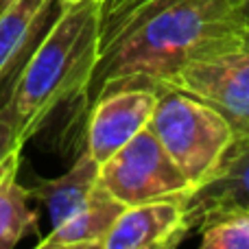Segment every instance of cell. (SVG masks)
I'll list each match as a JSON object with an SVG mask.
<instances>
[{"instance_id": "cell-12", "label": "cell", "mask_w": 249, "mask_h": 249, "mask_svg": "<svg viewBox=\"0 0 249 249\" xmlns=\"http://www.w3.org/2000/svg\"><path fill=\"white\" fill-rule=\"evenodd\" d=\"M53 0H9L0 7V81L37 29Z\"/></svg>"}, {"instance_id": "cell-1", "label": "cell", "mask_w": 249, "mask_h": 249, "mask_svg": "<svg viewBox=\"0 0 249 249\" xmlns=\"http://www.w3.org/2000/svg\"><path fill=\"white\" fill-rule=\"evenodd\" d=\"M249 42L238 0H142L101 22L92 103L127 86L153 88L190 61Z\"/></svg>"}, {"instance_id": "cell-6", "label": "cell", "mask_w": 249, "mask_h": 249, "mask_svg": "<svg viewBox=\"0 0 249 249\" xmlns=\"http://www.w3.org/2000/svg\"><path fill=\"white\" fill-rule=\"evenodd\" d=\"M158 105V90L149 86H127L92 103L86 149L99 164L107 162L131 138L149 127Z\"/></svg>"}, {"instance_id": "cell-16", "label": "cell", "mask_w": 249, "mask_h": 249, "mask_svg": "<svg viewBox=\"0 0 249 249\" xmlns=\"http://www.w3.org/2000/svg\"><path fill=\"white\" fill-rule=\"evenodd\" d=\"M121 2H123V0H103V4H101V18L107 16L109 11H114V9H116Z\"/></svg>"}, {"instance_id": "cell-10", "label": "cell", "mask_w": 249, "mask_h": 249, "mask_svg": "<svg viewBox=\"0 0 249 249\" xmlns=\"http://www.w3.org/2000/svg\"><path fill=\"white\" fill-rule=\"evenodd\" d=\"M99 173H101V164L92 158L90 151L83 149L64 175L42 181L35 188H31L33 199H37V201H42L46 206L48 219H51V230L64 223L90 197L94 186L99 184Z\"/></svg>"}, {"instance_id": "cell-4", "label": "cell", "mask_w": 249, "mask_h": 249, "mask_svg": "<svg viewBox=\"0 0 249 249\" xmlns=\"http://www.w3.org/2000/svg\"><path fill=\"white\" fill-rule=\"evenodd\" d=\"M99 181L127 208L162 199L186 201L193 193V184L151 127L101 164Z\"/></svg>"}, {"instance_id": "cell-14", "label": "cell", "mask_w": 249, "mask_h": 249, "mask_svg": "<svg viewBox=\"0 0 249 249\" xmlns=\"http://www.w3.org/2000/svg\"><path fill=\"white\" fill-rule=\"evenodd\" d=\"M24 142L26 140H24V136H22L16 103H13V99L9 96L7 103L0 107V166H2L13 153L22 151Z\"/></svg>"}, {"instance_id": "cell-2", "label": "cell", "mask_w": 249, "mask_h": 249, "mask_svg": "<svg viewBox=\"0 0 249 249\" xmlns=\"http://www.w3.org/2000/svg\"><path fill=\"white\" fill-rule=\"evenodd\" d=\"M101 59V2L81 0L61 7L39 46L16 79L11 99L29 140L57 107L88 96Z\"/></svg>"}, {"instance_id": "cell-11", "label": "cell", "mask_w": 249, "mask_h": 249, "mask_svg": "<svg viewBox=\"0 0 249 249\" xmlns=\"http://www.w3.org/2000/svg\"><path fill=\"white\" fill-rule=\"evenodd\" d=\"M20 151L0 166V249H11L37 232L39 216L31 206L33 193L18 181Z\"/></svg>"}, {"instance_id": "cell-3", "label": "cell", "mask_w": 249, "mask_h": 249, "mask_svg": "<svg viewBox=\"0 0 249 249\" xmlns=\"http://www.w3.org/2000/svg\"><path fill=\"white\" fill-rule=\"evenodd\" d=\"M149 127L160 138L193 190L208 181L234 142V129L216 109L177 90L160 88Z\"/></svg>"}, {"instance_id": "cell-8", "label": "cell", "mask_w": 249, "mask_h": 249, "mask_svg": "<svg viewBox=\"0 0 249 249\" xmlns=\"http://www.w3.org/2000/svg\"><path fill=\"white\" fill-rule=\"evenodd\" d=\"M190 234L184 201L162 199L124 208L103 249H168L184 243Z\"/></svg>"}, {"instance_id": "cell-7", "label": "cell", "mask_w": 249, "mask_h": 249, "mask_svg": "<svg viewBox=\"0 0 249 249\" xmlns=\"http://www.w3.org/2000/svg\"><path fill=\"white\" fill-rule=\"evenodd\" d=\"M190 230L230 210L249 212V136L234 138L219 168L184 201Z\"/></svg>"}, {"instance_id": "cell-17", "label": "cell", "mask_w": 249, "mask_h": 249, "mask_svg": "<svg viewBox=\"0 0 249 249\" xmlns=\"http://www.w3.org/2000/svg\"><path fill=\"white\" fill-rule=\"evenodd\" d=\"M74 2H81V0H59V4H61V7H66V4H74ZM96 2H101V4H103V0H96Z\"/></svg>"}, {"instance_id": "cell-13", "label": "cell", "mask_w": 249, "mask_h": 249, "mask_svg": "<svg viewBox=\"0 0 249 249\" xmlns=\"http://www.w3.org/2000/svg\"><path fill=\"white\" fill-rule=\"evenodd\" d=\"M203 249H249V212L230 210L197 230Z\"/></svg>"}, {"instance_id": "cell-9", "label": "cell", "mask_w": 249, "mask_h": 249, "mask_svg": "<svg viewBox=\"0 0 249 249\" xmlns=\"http://www.w3.org/2000/svg\"><path fill=\"white\" fill-rule=\"evenodd\" d=\"M124 203L118 201L103 184H96L90 197L68 216L61 225L53 228L42 241L39 249H103L105 238L114 230L124 212Z\"/></svg>"}, {"instance_id": "cell-15", "label": "cell", "mask_w": 249, "mask_h": 249, "mask_svg": "<svg viewBox=\"0 0 249 249\" xmlns=\"http://www.w3.org/2000/svg\"><path fill=\"white\" fill-rule=\"evenodd\" d=\"M238 11H241L243 24H245L247 35H249V0H238Z\"/></svg>"}, {"instance_id": "cell-18", "label": "cell", "mask_w": 249, "mask_h": 249, "mask_svg": "<svg viewBox=\"0 0 249 249\" xmlns=\"http://www.w3.org/2000/svg\"><path fill=\"white\" fill-rule=\"evenodd\" d=\"M9 2V0H0V7H4V4H7Z\"/></svg>"}, {"instance_id": "cell-5", "label": "cell", "mask_w": 249, "mask_h": 249, "mask_svg": "<svg viewBox=\"0 0 249 249\" xmlns=\"http://www.w3.org/2000/svg\"><path fill=\"white\" fill-rule=\"evenodd\" d=\"M155 86L184 92L210 105L230 123L236 138L249 136V42L190 61Z\"/></svg>"}]
</instances>
